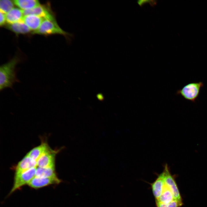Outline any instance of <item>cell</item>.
<instances>
[{
  "instance_id": "obj_1",
  "label": "cell",
  "mask_w": 207,
  "mask_h": 207,
  "mask_svg": "<svg viewBox=\"0 0 207 207\" xmlns=\"http://www.w3.org/2000/svg\"><path fill=\"white\" fill-rule=\"evenodd\" d=\"M21 62L20 59L15 56L0 67V90L10 88L13 89L14 85L20 81L17 77V65Z\"/></svg>"
},
{
  "instance_id": "obj_2",
  "label": "cell",
  "mask_w": 207,
  "mask_h": 207,
  "mask_svg": "<svg viewBox=\"0 0 207 207\" xmlns=\"http://www.w3.org/2000/svg\"><path fill=\"white\" fill-rule=\"evenodd\" d=\"M33 34L43 35L59 34L64 36L68 42H71L73 38V34L62 30L57 23H56L47 20H44L39 28L32 32Z\"/></svg>"
},
{
  "instance_id": "obj_3",
  "label": "cell",
  "mask_w": 207,
  "mask_h": 207,
  "mask_svg": "<svg viewBox=\"0 0 207 207\" xmlns=\"http://www.w3.org/2000/svg\"><path fill=\"white\" fill-rule=\"evenodd\" d=\"M204 85L203 82L201 81L190 83L177 90L176 94L181 95L187 100L195 103L201 89Z\"/></svg>"
},
{
  "instance_id": "obj_4",
  "label": "cell",
  "mask_w": 207,
  "mask_h": 207,
  "mask_svg": "<svg viewBox=\"0 0 207 207\" xmlns=\"http://www.w3.org/2000/svg\"><path fill=\"white\" fill-rule=\"evenodd\" d=\"M37 168L19 172H15L13 185L9 194H11L26 184L28 185L35 177Z\"/></svg>"
},
{
  "instance_id": "obj_5",
  "label": "cell",
  "mask_w": 207,
  "mask_h": 207,
  "mask_svg": "<svg viewBox=\"0 0 207 207\" xmlns=\"http://www.w3.org/2000/svg\"><path fill=\"white\" fill-rule=\"evenodd\" d=\"M24 16L29 14H34L42 18L57 23L55 14L52 11L49 4L40 5L33 9L23 10Z\"/></svg>"
},
{
  "instance_id": "obj_6",
  "label": "cell",
  "mask_w": 207,
  "mask_h": 207,
  "mask_svg": "<svg viewBox=\"0 0 207 207\" xmlns=\"http://www.w3.org/2000/svg\"><path fill=\"white\" fill-rule=\"evenodd\" d=\"M162 172L165 183L171 191L174 199L182 202V199L176 183L170 172L167 164L164 165Z\"/></svg>"
},
{
  "instance_id": "obj_7",
  "label": "cell",
  "mask_w": 207,
  "mask_h": 207,
  "mask_svg": "<svg viewBox=\"0 0 207 207\" xmlns=\"http://www.w3.org/2000/svg\"><path fill=\"white\" fill-rule=\"evenodd\" d=\"M55 152L50 148L47 150L37 161V166L41 168H55Z\"/></svg>"
},
{
  "instance_id": "obj_8",
  "label": "cell",
  "mask_w": 207,
  "mask_h": 207,
  "mask_svg": "<svg viewBox=\"0 0 207 207\" xmlns=\"http://www.w3.org/2000/svg\"><path fill=\"white\" fill-rule=\"evenodd\" d=\"M61 182L58 177L41 178L35 177L28 185L34 189H38L52 184H58Z\"/></svg>"
},
{
  "instance_id": "obj_9",
  "label": "cell",
  "mask_w": 207,
  "mask_h": 207,
  "mask_svg": "<svg viewBox=\"0 0 207 207\" xmlns=\"http://www.w3.org/2000/svg\"><path fill=\"white\" fill-rule=\"evenodd\" d=\"M43 20L40 17L34 14L24 16L22 20L30 30L33 31L32 32L39 28Z\"/></svg>"
},
{
  "instance_id": "obj_10",
  "label": "cell",
  "mask_w": 207,
  "mask_h": 207,
  "mask_svg": "<svg viewBox=\"0 0 207 207\" xmlns=\"http://www.w3.org/2000/svg\"><path fill=\"white\" fill-rule=\"evenodd\" d=\"M37 166V162L26 155L17 164L16 168V172L25 171Z\"/></svg>"
},
{
  "instance_id": "obj_11",
  "label": "cell",
  "mask_w": 207,
  "mask_h": 207,
  "mask_svg": "<svg viewBox=\"0 0 207 207\" xmlns=\"http://www.w3.org/2000/svg\"><path fill=\"white\" fill-rule=\"evenodd\" d=\"M165 184L162 172L159 174L156 181L152 184V188L154 195L158 199L162 193Z\"/></svg>"
},
{
  "instance_id": "obj_12",
  "label": "cell",
  "mask_w": 207,
  "mask_h": 207,
  "mask_svg": "<svg viewBox=\"0 0 207 207\" xmlns=\"http://www.w3.org/2000/svg\"><path fill=\"white\" fill-rule=\"evenodd\" d=\"M6 22L12 24L22 20L24 16L23 10L14 8L5 14Z\"/></svg>"
},
{
  "instance_id": "obj_13",
  "label": "cell",
  "mask_w": 207,
  "mask_h": 207,
  "mask_svg": "<svg viewBox=\"0 0 207 207\" xmlns=\"http://www.w3.org/2000/svg\"><path fill=\"white\" fill-rule=\"evenodd\" d=\"M6 28L17 34H26L31 31L23 20L13 24H8Z\"/></svg>"
},
{
  "instance_id": "obj_14",
  "label": "cell",
  "mask_w": 207,
  "mask_h": 207,
  "mask_svg": "<svg viewBox=\"0 0 207 207\" xmlns=\"http://www.w3.org/2000/svg\"><path fill=\"white\" fill-rule=\"evenodd\" d=\"M50 148L47 144L43 143L40 145L33 148L26 155L37 162L41 156Z\"/></svg>"
},
{
  "instance_id": "obj_15",
  "label": "cell",
  "mask_w": 207,
  "mask_h": 207,
  "mask_svg": "<svg viewBox=\"0 0 207 207\" xmlns=\"http://www.w3.org/2000/svg\"><path fill=\"white\" fill-rule=\"evenodd\" d=\"M13 1L14 5L22 10H29L40 5L37 0H14Z\"/></svg>"
},
{
  "instance_id": "obj_16",
  "label": "cell",
  "mask_w": 207,
  "mask_h": 207,
  "mask_svg": "<svg viewBox=\"0 0 207 207\" xmlns=\"http://www.w3.org/2000/svg\"><path fill=\"white\" fill-rule=\"evenodd\" d=\"M35 177L41 178L57 177L55 168H37Z\"/></svg>"
},
{
  "instance_id": "obj_17",
  "label": "cell",
  "mask_w": 207,
  "mask_h": 207,
  "mask_svg": "<svg viewBox=\"0 0 207 207\" xmlns=\"http://www.w3.org/2000/svg\"><path fill=\"white\" fill-rule=\"evenodd\" d=\"M174 200H175L171 191L165 184L162 194L156 202L167 204Z\"/></svg>"
},
{
  "instance_id": "obj_18",
  "label": "cell",
  "mask_w": 207,
  "mask_h": 207,
  "mask_svg": "<svg viewBox=\"0 0 207 207\" xmlns=\"http://www.w3.org/2000/svg\"><path fill=\"white\" fill-rule=\"evenodd\" d=\"M13 1L1 0L0 1V12L6 14L12 9L14 7Z\"/></svg>"
},
{
  "instance_id": "obj_19",
  "label": "cell",
  "mask_w": 207,
  "mask_h": 207,
  "mask_svg": "<svg viewBox=\"0 0 207 207\" xmlns=\"http://www.w3.org/2000/svg\"><path fill=\"white\" fill-rule=\"evenodd\" d=\"M157 207H179L182 204V202L174 200L167 204L156 202Z\"/></svg>"
},
{
  "instance_id": "obj_20",
  "label": "cell",
  "mask_w": 207,
  "mask_h": 207,
  "mask_svg": "<svg viewBox=\"0 0 207 207\" xmlns=\"http://www.w3.org/2000/svg\"><path fill=\"white\" fill-rule=\"evenodd\" d=\"M6 21L5 14L1 12L0 13V25L3 26L5 25Z\"/></svg>"
}]
</instances>
